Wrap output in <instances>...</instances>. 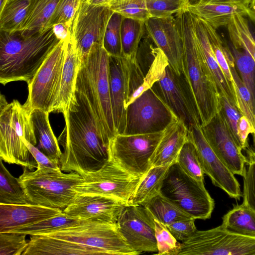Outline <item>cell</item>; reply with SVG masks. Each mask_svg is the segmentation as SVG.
<instances>
[{
  "mask_svg": "<svg viewBox=\"0 0 255 255\" xmlns=\"http://www.w3.org/2000/svg\"><path fill=\"white\" fill-rule=\"evenodd\" d=\"M63 115L65 127L59 136L64 148L59 161L61 170L82 176L99 170L109 160V145L85 96L76 90Z\"/></svg>",
  "mask_w": 255,
  "mask_h": 255,
  "instance_id": "6da1fadb",
  "label": "cell"
},
{
  "mask_svg": "<svg viewBox=\"0 0 255 255\" xmlns=\"http://www.w3.org/2000/svg\"><path fill=\"white\" fill-rule=\"evenodd\" d=\"M59 41L53 27L33 33L0 31V83L28 84Z\"/></svg>",
  "mask_w": 255,
  "mask_h": 255,
  "instance_id": "7a4b0ae2",
  "label": "cell"
},
{
  "mask_svg": "<svg viewBox=\"0 0 255 255\" xmlns=\"http://www.w3.org/2000/svg\"><path fill=\"white\" fill-rule=\"evenodd\" d=\"M175 17L183 41V75L201 126H204L221 110V96L200 53L193 14L184 9Z\"/></svg>",
  "mask_w": 255,
  "mask_h": 255,
  "instance_id": "3957f363",
  "label": "cell"
},
{
  "mask_svg": "<svg viewBox=\"0 0 255 255\" xmlns=\"http://www.w3.org/2000/svg\"><path fill=\"white\" fill-rule=\"evenodd\" d=\"M109 55L103 45L94 43L81 61L76 90L84 94L93 111L100 133L109 145L116 132L110 96Z\"/></svg>",
  "mask_w": 255,
  "mask_h": 255,
  "instance_id": "277c9868",
  "label": "cell"
},
{
  "mask_svg": "<svg viewBox=\"0 0 255 255\" xmlns=\"http://www.w3.org/2000/svg\"><path fill=\"white\" fill-rule=\"evenodd\" d=\"M31 111L17 100L8 103L0 97V157L6 162L22 166L28 170L37 167L30 160V153L25 143L35 145L37 139L31 116Z\"/></svg>",
  "mask_w": 255,
  "mask_h": 255,
  "instance_id": "5b68a950",
  "label": "cell"
},
{
  "mask_svg": "<svg viewBox=\"0 0 255 255\" xmlns=\"http://www.w3.org/2000/svg\"><path fill=\"white\" fill-rule=\"evenodd\" d=\"M28 170L24 168L18 178L27 199L31 204L49 208H66L77 195L74 188L83 180L79 173H64L61 169Z\"/></svg>",
  "mask_w": 255,
  "mask_h": 255,
  "instance_id": "8992f818",
  "label": "cell"
},
{
  "mask_svg": "<svg viewBox=\"0 0 255 255\" xmlns=\"http://www.w3.org/2000/svg\"><path fill=\"white\" fill-rule=\"evenodd\" d=\"M160 193L195 220L210 218L215 207L204 184L187 175L176 162L169 168Z\"/></svg>",
  "mask_w": 255,
  "mask_h": 255,
  "instance_id": "52a82bcc",
  "label": "cell"
},
{
  "mask_svg": "<svg viewBox=\"0 0 255 255\" xmlns=\"http://www.w3.org/2000/svg\"><path fill=\"white\" fill-rule=\"evenodd\" d=\"M255 255V237L230 232L221 225L197 230L180 243L177 255Z\"/></svg>",
  "mask_w": 255,
  "mask_h": 255,
  "instance_id": "ba28073f",
  "label": "cell"
},
{
  "mask_svg": "<svg viewBox=\"0 0 255 255\" xmlns=\"http://www.w3.org/2000/svg\"><path fill=\"white\" fill-rule=\"evenodd\" d=\"M66 40H60L27 84L28 95L24 103L31 111L54 112L65 58Z\"/></svg>",
  "mask_w": 255,
  "mask_h": 255,
  "instance_id": "9c48e42d",
  "label": "cell"
},
{
  "mask_svg": "<svg viewBox=\"0 0 255 255\" xmlns=\"http://www.w3.org/2000/svg\"><path fill=\"white\" fill-rule=\"evenodd\" d=\"M163 132L116 134L109 142V159L129 173L142 177L151 167L150 158Z\"/></svg>",
  "mask_w": 255,
  "mask_h": 255,
  "instance_id": "30bf717a",
  "label": "cell"
},
{
  "mask_svg": "<svg viewBox=\"0 0 255 255\" xmlns=\"http://www.w3.org/2000/svg\"><path fill=\"white\" fill-rule=\"evenodd\" d=\"M43 235L98 248L105 255H139L128 244L117 224L87 220L78 225Z\"/></svg>",
  "mask_w": 255,
  "mask_h": 255,
  "instance_id": "8fae6325",
  "label": "cell"
},
{
  "mask_svg": "<svg viewBox=\"0 0 255 255\" xmlns=\"http://www.w3.org/2000/svg\"><path fill=\"white\" fill-rule=\"evenodd\" d=\"M178 118L152 87L128 107L124 134L161 131Z\"/></svg>",
  "mask_w": 255,
  "mask_h": 255,
  "instance_id": "7c38bea8",
  "label": "cell"
},
{
  "mask_svg": "<svg viewBox=\"0 0 255 255\" xmlns=\"http://www.w3.org/2000/svg\"><path fill=\"white\" fill-rule=\"evenodd\" d=\"M74 190L77 194L104 196L129 202L141 177L134 176L109 160L100 169L84 175Z\"/></svg>",
  "mask_w": 255,
  "mask_h": 255,
  "instance_id": "4fadbf2b",
  "label": "cell"
},
{
  "mask_svg": "<svg viewBox=\"0 0 255 255\" xmlns=\"http://www.w3.org/2000/svg\"><path fill=\"white\" fill-rule=\"evenodd\" d=\"M113 11L106 5L80 2L73 20L70 38L81 61L89 54L92 45H103L109 20Z\"/></svg>",
  "mask_w": 255,
  "mask_h": 255,
  "instance_id": "5bb4252c",
  "label": "cell"
},
{
  "mask_svg": "<svg viewBox=\"0 0 255 255\" xmlns=\"http://www.w3.org/2000/svg\"><path fill=\"white\" fill-rule=\"evenodd\" d=\"M201 128L208 143L216 155L234 174L244 177L248 159L243 148L232 133L220 111Z\"/></svg>",
  "mask_w": 255,
  "mask_h": 255,
  "instance_id": "9a60e30c",
  "label": "cell"
},
{
  "mask_svg": "<svg viewBox=\"0 0 255 255\" xmlns=\"http://www.w3.org/2000/svg\"><path fill=\"white\" fill-rule=\"evenodd\" d=\"M117 224L128 244L139 254L157 252L154 219L143 206H126Z\"/></svg>",
  "mask_w": 255,
  "mask_h": 255,
  "instance_id": "2e32d148",
  "label": "cell"
},
{
  "mask_svg": "<svg viewBox=\"0 0 255 255\" xmlns=\"http://www.w3.org/2000/svg\"><path fill=\"white\" fill-rule=\"evenodd\" d=\"M188 137L197 148L204 174L209 177L215 186L221 188L230 197L240 200L242 196L240 183L208 143L200 122L188 128Z\"/></svg>",
  "mask_w": 255,
  "mask_h": 255,
  "instance_id": "e0dca14e",
  "label": "cell"
},
{
  "mask_svg": "<svg viewBox=\"0 0 255 255\" xmlns=\"http://www.w3.org/2000/svg\"><path fill=\"white\" fill-rule=\"evenodd\" d=\"M110 96L116 133L125 128L128 104L133 92L131 64L124 57L109 56Z\"/></svg>",
  "mask_w": 255,
  "mask_h": 255,
  "instance_id": "ac0fdd59",
  "label": "cell"
},
{
  "mask_svg": "<svg viewBox=\"0 0 255 255\" xmlns=\"http://www.w3.org/2000/svg\"><path fill=\"white\" fill-rule=\"evenodd\" d=\"M145 27L148 36L165 55L175 72L183 75V45L176 17H150L145 21Z\"/></svg>",
  "mask_w": 255,
  "mask_h": 255,
  "instance_id": "d6986e66",
  "label": "cell"
},
{
  "mask_svg": "<svg viewBox=\"0 0 255 255\" xmlns=\"http://www.w3.org/2000/svg\"><path fill=\"white\" fill-rule=\"evenodd\" d=\"M182 76L178 75L168 64L160 79L152 87L188 128L200 121L191 96L182 82Z\"/></svg>",
  "mask_w": 255,
  "mask_h": 255,
  "instance_id": "ffe728a7",
  "label": "cell"
},
{
  "mask_svg": "<svg viewBox=\"0 0 255 255\" xmlns=\"http://www.w3.org/2000/svg\"><path fill=\"white\" fill-rule=\"evenodd\" d=\"M129 204L104 196L77 194L63 210L65 215L82 220L117 224L123 209Z\"/></svg>",
  "mask_w": 255,
  "mask_h": 255,
  "instance_id": "44dd1931",
  "label": "cell"
},
{
  "mask_svg": "<svg viewBox=\"0 0 255 255\" xmlns=\"http://www.w3.org/2000/svg\"><path fill=\"white\" fill-rule=\"evenodd\" d=\"M62 213L61 209L33 204H0V233L11 232Z\"/></svg>",
  "mask_w": 255,
  "mask_h": 255,
  "instance_id": "7402d4cb",
  "label": "cell"
},
{
  "mask_svg": "<svg viewBox=\"0 0 255 255\" xmlns=\"http://www.w3.org/2000/svg\"><path fill=\"white\" fill-rule=\"evenodd\" d=\"M193 15L195 32L199 50L218 91L221 97H225L238 109L235 93L230 86L216 60L203 21L196 16L193 14Z\"/></svg>",
  "mask_w": 255,
  "mask_h": 255,
  "instance_id": "603a6c76",
  "label": "cell"
},
{
  "mask_svg": "<svg viewBox=\"0 0 255 255\" xmlns=\"http://www.w3.org/2000/svg\"><path fill=\"white\" fill-rule=\"evenodd\" d=\"M188 128L179 118L163 130L162 137L151 158V167L165 166L176 162L179 153L188 139Z\"/></svg>",
  "mask_w": 255,
  "mask_h": 255,
  "instance_id": "cb8c5ba5",
  "label": "cell"
},
{
  "mask_svg": "<svg viewBox=\"0 0 255 255\" xmlns=\"http://www.w3.org/2000/svg\"><path fill=\"white\" fill-rule=\"evenodd\" d=\"M105 255L102 250L64 239L46 236H31L22 255Z\"/></svg>",
  "mask_w": 255,
  "mask_h": 255,
  "instance_id": "d4e9b609",
  "label": "cell"
},
{
  "mask_svg": "<svg viewBox=\"0 0 255 255\" xmlns=\"http://www.w3.org/2000/svg\"><path fill=\"white\" fill-rule=\"evenodd\" d=\"M81 64V58L69 37L66 41L65 58L54 112L63 114L68 108L75 95Z\"/></svg>",
  "mask_w": 255,
  "mask_h": 255,
  "instance_id": "484cf974",
  "label": "cell"
},
{
  "mask_svg": "<svg viewBox=\"0 0 255 255\" xmlns=\"http://www.w3.org/2000/svg\"><path fill=\"white\" fill-rule=\"evenodd\" d=\"M187 9L216 29L227 27L234 16H247L248 13L247 6L235 3H197L189 5Z\"/></svg>",
  "mask_w": 255,
  "mask_h": 255,
  "instance_id": "4316f807",
  "label": "cell"
},
{
  "mask_svg": "<svg viewBox=\"0 0 255 255\" xmlns=\"http://www.w3.org/2000/svg\"><path fill=\"white\" fill-rule=\"evenodd\" d=\"M49 115L38 109L31 112L35 134L38 141L37 147L51 159L59 162L62 152L51 127Z\"/></svg>",
  "mask_w": 255,
  "mask_h": 255,
  "instance_id": "83f0119b",
  "label": "cell"
},
{
  "mask_svg": "<svg viewBox=\"0 0 255 255\" xmlns=\"http://www.w3.org/2000/svg\"><path fill=\"white\" fill-rule=\"evenodd\" d=\"M171 165L151 167L141 177L129 204L143 206L160 193L163 180Z\"/></svg>",
  "mask_w": 255,
  "mask_h": 255,
  "instance_id": "f1b7e54d",
  "label": "cell"
},
{
  "mask_svg": "<svg viewBox=\"0 0 255 255\" xmlns=\"http://www.w3.org/2000/svg\"><path fill=\"white\" fill-rule=\"evenodd\" d=\"M60 1L30 0L27 15L21 30L33 33L50 28V21Z\"/></svg>",
  "mask_w": 255,
  "mask_h": 255,
  "instance_id": "f546056e",
  "label": "cell"
},
{
  "mask_svg": "<svg viewBox=\"0 0 255 255\" xmlns=\"http://www.w3.org/2000/svg\"><path fill=\"white\" fill-rule=\"evenodd\" d=\"M221 225L230 232L255 237V212L243 203L234 205L223 217Z\"/></svg>",
  "mask_w": 255,
  "mask_h": 255,
  "instance_id": "4dcf8cb0",
  "label": "cell"
},
{
  "mask_svg": "<svg viewBox=\"0 0 255 255\" xmlns=\"http://www.w3.org/2000/svg\"><path fill=\"white\" fill-rule=\"evenodd\" d=\"M143 206L154 219L165 226L176 221L193 218L161 193L152 198Z\"/></svg>",
  "mask_w": 255,
  "mask_h": 255,
  "instance_id": "1f68e13d",
  "label": "cell"
},
{
  "mask_svg": "<svg viewBox=\"0 0 255 255\" xmlns=\"http://www.w3.org/2000/svg\"><path fill=\"white\" fill-rule=\"evenodd\" d=\"M145 29L144 21L124 17L121 25L123 57L131 63L137 62L138 46Z\"/></svg>",
  "mask_w": 255,
  "mask_h": 255,
  "instance_id": "d6a6232c",
  "label": "cell"
},
{
  "mask_svg": "<svg viewBox=\"0 0 255 255\" xmlns=\"http://www.w3.org/2000/svg\"><path fill=\"white\" fill-rule=\"evenodd\" d=\"M30 0H6L0 8V31L12 33L22 29Z\"/></svg>",
  "mask_w": 255,
  "mask_h": 255,
  "instance_id": "836d02e7",
  "label": "cell"
},
{
  "mask_svg": "<svg viewBox=\"0 0 255 255\" xmlns=\"http://www.w3.org/2000/svg\"><path fill=\"white\" fill-rule=\"evenodd\" d=\"M246 16H234L227 26L230 43L235 48L246 51L255 61V39Z\"/></svg>",
  "mask_w": 255,
  "mask_h": 255,
  "instance_id": "e575fe53",
  "label": "cell"
},
{
  "mask_svg": "<svg viewBox=\"0 0 255 255\" xmlns=\"http://www.w3.org/2000/svg\"><path fill=\"white\" fill-rule=\"evenodd\" d=\"M0 159V204H31L19 181L7 170Z\"/></svg>",
  "mask_w": 255,
  "mask_h": 255,
  "instance_id": "d590c367",
  "label": "cell"
},
{
  "mask_svg": "<svg viewBox=\"0 0 255 255\" xmlns=\"http://www.w3.org/2000/svg\"><path fill=\"white\" fill-rule=\"evenodd\" d=\"M87 220L68 216L63 213L39 222L23 226L11 232L30 236L43 235L79 225Z\"/></svg>",
  "mask_w": 255,
  "mask_h": 255,
  "instance_id": "8d00e7d4",
  "label": "cell"
},
{
  "mask_svg": "<svg viewBox=\"0 0 255 255\" xmlns=\"http://www.w3.org/2000/svg\"><path fill=\"white\" fill-rule=\"evenodd\" d=\"M231 71L234 81V90L238 110L250 122L254 129L253 144H255V106L251 93L244 84L236 69L233 57L229 60Z\"/></svg>",
  "mask_w": 255,
  "mask_h": 255,
  "instance_id": "74e56055",
  "label": "cell"
},
{
  "mask_svg": "<svg viewBox=\"0 0 255 255\" xmlns=\"http://www.w3.org/2000/svg\"><path fill=\"white\" fill-rule=\"evenodd\" d=\"M202 20L216 60L230 86L235 92L234 81L229 64V60L232 57L233 55L229 45L223 41L218 33L217 29Z\"/></svg>",
  "mask_w": 255,
  "mask_h": 255,
  "instance_id": "f35d334b",
  "label": "cell"
},
{
  "mask_svg": "<svg viewBox=\"0 0 255 255\" xmlns=\"http://www.w3.org/2000/svg\"><path fill=\"white\" fill-rule=\"evenodd\" d=\"M176 162L189 176L198 182L204 183V173L197 148L189 138L180 150Z\"/></svg>",
  "mask_w": 255,
  "mask_h": 255,
  "instance_id": "ab89813d",
  "label": "cell"
},
{
  "mask_svg": "<svg viewBox=\"0 0 255 255\" xmlns=\"http://www.w3.org/2000/svg\"><path fill=\"white\" fill-rule=\"evenodd\" d=\"M241 79L251 94L255 106V61L245 50L228 44Z\"/></svg>",
  "mask_w": 255,
  "mask_h": 255,
  "instance_id": "60d3db41",
  "label": "cell"
},
{
  "mask_svg": "<svg viewBox=\"0 0 255 255\" xmlns=\"http://www.w3.org/2000/svg\"><path fill=\"white\" fill-rule=\"evenodd\" d=\"M124 17L113 12L108 23L105 31L103 47L109 55L115 57H122L121 25Z\"/></svg>",
  "mask_w": 255,
  "mask_h": 255,
  "instance_id": "b9f144b4",
  "label": "cell"
},
{
  "mask_svg": "<svg viewBox=\"0 0 255 255\" xmlns=\"http://www.w3.org/2000/svg\"><path fill=\"white\" fill-rule=\"evenodd\" d=\"M107 6L114 12L124 17L146 21L150 17L146 0H116L108 2Z\"/></svg>",
  "mask_w": 255,
  "mask_h": 255,
  "instance_id": "7bdbcfd3",
  "label": "cell"
},
{
  "mask_svg": "<svg viewBox=\"0 0 255 255\" xmlns=\"http://www.w3.org/2000/svg\"><path fill=\"white\" fill-rule=\"evenodd\" d=\"M244 150L248 168L243 177V203L255 212V148L249 145Z\"/></svg>",
  "mask_w": 255,
  "mask_h": 255,
  "instance_id": "ee69618b",
  "label": "cell"
},
{
  "mask_svg": "<svg viewBox=\"0 0 255 255\" xmlns=\"http://www.w3.org/2000/svg\"><path fill=\"white\" fill-rule=\"evenodd\" d=\"M150 17H167L173 16L190 5L188 0H146Z\"/></svg>",
  "mask_w": 255,
  "mask_h": 255,
  "instance_id": "f6af8a7d",
  "label": "cell"
},
{
  "mask_svg": "<svg viewBox=\"0 0 255 255\" xmlns=\"http://www.w3.org/2000/svg\"><path fill=\"white\" fill-rule=\"evenodd\" d=\"M155 235L158 255H177L180 243L165 225L154 219Z\"/></svg>",
  "mask_w": 255,
  "mask_h": 255,
  "instance_id": "bcb514c9",
  "label": "cell"
},
{
  "mask_svg": "<svg viewBox=\"0 0 255 255\" xmlns=\"http://www.w3.org/2000/svg\"><path fill=\"white\" fill-rule=\"evenodd\" d=\"M26 235L15 232L0 233V255H20L28 245Z\"/></svg>",
  "mask_w": 255,
  "mask_h": 255,
  "instance_id": "7dc6e473",
  "label": "cell"
},
{
  "mask_svg": "<svg viewBox=\"0 0 255 255\" xmlns=\"http://www.w3.org/2000/svg\"><path fill=\"white\" fill-rule=\"evenodd\" d=\"M80 2V0H60L50 21L49 27L63 24L71 32L73 20Z\"/></svg>",
  "mask_w": 255,
  "mask_h": 255,
  "instance_id": "c3c4849f",
  "label": "cell"
},
{
  "mask_svg": "<svg viewBox=\"0 0 255 255\" xmlns=\"http://www.w3.org/2000/svg\"><path fill=\"white\" fill-rule=\"evenodd\" d=\"M221 109L220 111L222 113L232 133L242 147L238 136L237 125L238 121L242 115L239 110L225 97H221Z\"/></svg>",
  "mask_w": 255,
  "mask_h": 255,
  "instance_id": "681fc988",
  "label": "cell"
},
{
  "mask_svg": "<svg viewBox=\"0 0 255 255\" xmlns=\"http://www.w3.org/2000/svg\"><path fill=\"white\" fill-rule=\"evenodd\" d=\"M194 218L174 222L165 226L178 241L183 242L191 237L197 230Z\"/></svg>",
  "mask_w": 255,
  "mask_h": 255,
  "instance_id": "f907efd6",
  "label": "cell"
},
{
  "mask_svg": "<svg viewBox=\"0 0 255 255\" xmlns=\"http://www.w3.org/2000/svg\"><path fill=\"white\" fill-rule=\"evenodd\" d=\"M25 143L31 155L36 162V168L48 167L54 169H61L59 162L51 159L36 147L35 145L32 144L27 140H25Z\"/></svg>",
  "mask_w": 255,
  "mask_h": 255,
  "instance_id": "816d5d0a",
  "label": "cell"
},
{
  "mask_svg": "<svg viewBox=\"0 0 255 255\" xmlns=\"http://www.w3.org/2000/svg\"><path fill=\"white\" fill-rule=\"evenodd\" d=\"M238 136L243 150L249 145L248 139L250 134L254 133V129L249 120L245 116L240 118L237 125Z\"/></svg>",
  "mask_w": 255,
  "mask_h": 255,
  "instance_id": "f5cc1de1",
  "label": "cell"
},
{
  "mask_svg": "<svg viewBox=\"0 0 255 255\" xmlns=\"http://www.w3.org/2000/svg\"><path fill=\"white\" fill-rule=\"evenodd\" d=\"M57 38L60 40H66L70 36V31L63 24H56L53 26Z\"/></svg>",
  "mask_w": 255,
  "mask_h": 255,
  "instance_id": "db71d44e",
  "label": "cell"
},
{
  "mask_svg": "<svg viewBox=\"0 0 255 255\" xmlns=\"http://www.w3.org/2000/svg\"><path fill=\"white\" fill-rule=\"evenodd\" d=\"M251 1V0H199L197 3H235L248 6Z\"/></svg>",
  "mask_w": 255,
  "mask_h": 255,
  "instance_id": "11a10c76",
  "label": "cell"
},
{
  "mask_svg": "<svg viewBox=\"0 0 255 255\" xmlns=\"http://www.w3.org/2000/svg\"><path fill=\"white\" fill-rule=\"evenodd\" d=\"M255 23V0H251L248 6L247 15Z\"/></svg>",
  "mask_w": 255,
  "mask_h": 255,
  "instance_id": "9f6ffc18",
  "label": "cell"
},
{
  "mask_svg": "<svg viewBox=\"0 0 255 255\" xmlns=\"http://www.w3.org/2000/svg\"><path fill=\"white\" fill-rule=\"evenodd\" d=\"M111 0H87L89 3L95 5H105Z\"/></svg>",
  "mask_w": 255,
  "mask_h": 255,
  "instance_id": "6f0895ef",
  "label": "cell"
},
{
  "mask_svg": "<svg viewBox=\"0 0 255 255\" xmlns=\"http://www.w3.org/2000/svg\"><path fill=\"white\" fill-rule=\"evenodd\" d=\"M199 0H188L190 5H193L197 4Z\"/></svg>",
  "mask_w": 255,
  "mask_h": 255,
  "instance_id": "680465c9",
  "label": "cell"
},
{
  "mask_svg": "<svg viewBox=\"0 0 255 255\" xmlns=\"http://www.w3.org/2000/svg\"><path fill=\"white\" fill-rule=\"evenodd\" d=\"M6 0H0V8L3 5Z\"/></svg>",
  "mask_w": 255,
  "mask_h": 255,
  "instance_id": "91938a15",
  "label": "cell"
},
{
  "mask_svg": "<svg viewBox=\"0 0 255 255\" xmlns=\"http://www.w3.org/2000/svg\"><path fill=\"white\" fill-rule=\"evenodd\" d=\"M86 0H80L81 2L83 1H86Z\"/></svg>",
  "mask_w": 255,
  "mask_h": 255,
  "instance_id": "94428289",
  "label": "cell"
},
{
  "mask_svg": "<svg viewBox=\"0 0 255 255\" xmlns=\"http://www.w3.org/2000/svg\"><path fill=\"white\" fill-rule=\"evenodd\" d=\"M254 148H255V145H254Z\"/></svg>",
  "mask_w": 255,
  "mask_h": 255,
  "instance_id": "6125c7cd",
  "label": "cell"
},
{
  "mask_svg": "<svg viewBox=\"0 0 255 255\" xmlns=\"http://www.w3.org/2000/svg\"><path fill=\"white\" fill-rule=\"evenodd\" d=\"M113 0H111L110 1H113Z\"/></svg>",
  "mask_w": 255,
  "mask_h": 255,
  "instance_id": "be15d7a7",
  "label": "cell"
}]
</instances>
